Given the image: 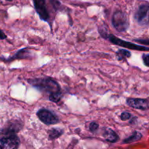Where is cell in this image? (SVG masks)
<instances>
[{
  "instance_id": "6da1fadb",
  "label": "cell",
  "mask_w": 149,
  "mask_h": 149,
  "mask_svg": "<svg viewBox=\"0 0 149 149\" xmlns=\"http://www.w3.org/2000/svg\"><path fill=\"white\" fill-rule=\"evenodd\" d=\"M28 82L31 84L33 87L39 90L42 93L49 94V97L53 95L61 93V87L56 81L49 77L44 78L31 79L28 80Z\"/></svg>"
},
{
  "instance_id": "7a4b0ae2",
  "label": "cell",
  "mask_w": 149,
  "mask_h": 149,
  "mask_svg": "<svg viewBox=\"0 0 149 149\" xmlns=\"http://www.w3.org/2000/svg\"><path fill=\"white\" fill-rule=\"evenodd\" d=\"M100 33L103 38H105L106 39H109L113 45H119V46L127 48V49H134V50L149 51V47H147L145 46H140V45H135V44L132 43V42H126L125 40H122V39L112 35L111 33H106V31H105L104 30H103V31H100Z\"/></svg>"
},
{
  "instance_id": "3957f363",
  "label": "cell",
  "mask_w": 149,
  "mask_h": 149,
  "mask_svg": "<svg viewBox=\"0 0 149 149\" xmlns=\"http://www.w3.org/2000/svg\"><path fill=\"white\" fill-rule=\"evenodd\" d=\"M112 25L119 32H125L129 28L127 16L122 11H116L112 17Z\"/></svg>"
},
{
  "instance_id": "277c9868",
  "label": "cell",
  "mask_w": 149,
  "mask_h": 149,
  "mask_svg": "<svg viewBox=\"0 0 149 149\" xmlns=\"http://www.w3.org/2000/svg\"><path fill=\"white\" fill-rule=\"evenodd\" d=\"M36 115L39 120L47 125H55L59 121L58 116L47 109H40L37 111Z\"/></svg>"
},
{
  "instance_id": "5b68a950",
  "label": "cell",
  "mask_w": 149,
  "mask_h": 149,
  "mask_svg": "<svg viewBox=\"0 0 149 149\" xmlns=\"http://www.w3.org/2000/svg\"><path fill=\"white\" fill-rule=\"evenodd\" d=\"M135 18L138 24L147 26L149 23V4H144L140 6L135 15Z\"/></svg>"
},
{
  "instance_id": "8992f818",
  "label": "cell",
  "mask_w": 149,
  "mask_h": 149,
  "mask_svg": "<svg viewBox=\"0 0 149 149\" xmlns=\"http://www.w3.org/2000/svg\"><path fill=\"white\" fill-rule=\"evenodd\" d=\"M20 140L15 135H8L0 139V149H17Z\"/></svg>"
},
{
  "instance_id": "52a82bcc",
  "label": "cell",
  "mask_w": 149,
  "mask_h": 149,
  "mask_svg": "<svg viewBox=\"0 0 149 149\" xmlns=\"http://www.w3.org/2000/svg\"><path fill=\"white\" fill-rule=\"evenodd\" d=\"M127 104L133 109L145 111L149 109V103L147 100L142 98H128Z\"/></svg>"
},
{
  "instance_id": "ba28073f",
  "label": "cell",
  "mask_w": 149,
  "mask_h": 149,
  "mask_svg": "<svg viewBox=\"0 0 149 149\" xmlns=\"http://www.w3.org/2000/svg\"><path fill=\"white\" fill-rule=\"evenodd\" d=\"M34 7L42 20H47L49 19V14L46 8L45 0H33Z\"/></svg>"
},
{
  "instance_id": "9c48e42d",
  "label": "cell",
  "mask_w": 149,
  "mask_h": 149,
  "mask_svg": "<svg viewBox=\"0 0 149 149\" xmlns=\"http://www.w3.org/2000/svg\"><path fill=\"white\" fill-rule=\"evenodd\" d=\"M20 125H18V123H12L11 125H9L8 127H7L6 128H4V130L2 131L3 134L6 136H8V135H15V133L18 132L20 130Z\"/></svg>"
},
{
  "instance_id": "30bf717a",
  "label": "cell",
  "mask_w": 149,
  "mask_h": 149,
  "mask_svg": "<svg viewBox=\"0 0 149 149\" xmlns=\"http://www.w3.org/2000/svg\"><path fill=\"white\" fill-rule=\"evenodd\" d=\"M103 137L106 139V141L111 143H116L119 140V136H118L117 134L111 129H107L105 131Z\"/></svg>"
},
{
  "instance_id": "8fae6325",
  "label": "cell",
  "mask_w": 149,
  "mask_h": 149,
  "mask_svg": "<svg viewBox=\"0 0 149 149\" xmlns=\"http://www.w3.org/2000/svg\"><path fill=\"white\" fill-rule=\"evenodd\" d=\"M63 130L58 128H52L49 131V138L50 140L56 139L63 135Z\"/></svg>"
},
{
  "instance_id": "7c38bea8",
  "label": "cell",
  "mask_w": 149,
  "mask_h": 149,
  "mask_svg": "<svg viewBox=\"0 0 149 149\" xmlns=\"http://www.w3.org/2000/svg\"><path fill=\"white\" fill-rule=\"evenodd\" d=\"M142 136L143 135L141 132L135 131V132H134V133L132 134L131 136H130L129 138H126V139L124 141L123 143H130L135 142V141H139V140L142 138Z\"/></svg>"
},
{
  "instance_id": "4fadbf2b",
  "label": "cell",
  "mask_w": 149,
  "mask_h": 149,
  "mask_svg": "<svg viewBox=\"0 0 149 149\" xmlns=\"http://www.w3.org/2000/svg\"><path fill=\"white\" fill-rule=\"evenodd\" d=\"M116 55H117L118 59L120 61V60H122L123 58H130L131 56V52L127 50V49H119L118 52H116Z\"/></svg>"
},
{
  "instance_id": "5bb4252c",
  "label": "cell",
  "mask_w": 149,
  "mask_h": 149,
  "mask_svg": "<svg viewBox=\"0 0 149 149\" xmlns=\"http://www.w3.org/2000/svg\"><path fill=\"white\" fill-rule=\"evenodd\" d=\"M29 52H28L26 49H21V50L18 51L16 55H15L14 56L12 57V58H10V60L16 59V58H29Z\"/></svg>"
},
{
  "instance_id": "9a60e30c",
  "label": "cell",
  "mask_w": 149,
  "mask_h": 149,
  "mask_svg": "<svg viewBox=\"0 0 149 149\" xmlns=\"http://www.w3.org/2000/svg\"><path fill=\"white\" fill-rule=\"evenodd\" d=\"M121 119H122V121H127V119H130L131 118V114L130 113H128V112H123V113L121 114V116H120Z\"/></svg>"
},
{
  "instance_id": "2e32d148",
  "label": "cell",
  "mask_w": 149,
  "mask_h": 149,
  "mask_svg": "<svg viewBox=\"0 0 149 149\" xmlns=\"http://www.w3.org/2000/svg\"><path fill=\"white\" fill-rule=\"evenodd\" d=\"M99 125L98 124H97L96 122H92L90 125V130L91 132H95L97 131V130L98 129Z\"/></svg>"
},
{
  "instance_id": "e0dca14e",
  "label": "cell",
  "mask_w": 149,
  "mask_h": 149,
  "mask_svg": "<svg viewBox=\"0 0 149 149\" xmlns=\"http://www.w3.org/2000/svg\"><path fill=\"white\" fill-rule=\"evenodd\" d=\"M135 41L143 45H149V39H138Z\"/></svg>"
},
{
  "instance_id": "ac0fdd59",
  "label": "cell",
  "mask_w": 149,
  "mask_h": 149,
  "mask_svg": "<svg viewBox=\"0 0 149 149\" xmlns=\"http://www.w3.org/2000/svg\"><path fill=\"white\" fill-rule=\"evenodd\" d=\"M143 61L144 64H145L146 66L149 67V54L148 55H143Z\"/></svg>"
},
{
  "instance_id": "d6986e66",
  "label": "cell",
  "mask_w": 149,
  "mask_h": 149,
  "mask_svg": "<svg viewBox=\"0 0 149 149\" xmlns=\"http://www.w3.org/2000/svg\"><path fill=\"white\" fill-rule=\"evenodd\" d=\"M6 37H7V36H6V35L4 34V32H3L2 31L0 30V39H5Z\"/></svg>"
},
{
  "instance_id": "ffe728a7",
  "label": "cell",
  "mask_w": 149,
  "mask_h": 149,
  "mask_svg": "<svg viewBox=\"0 0 149 149\" xmlns=\"http://www.w3.org/2000/svg\"><path fill=\"white\" fill-rule=\"evenodd\" d=\"M7 1H12V0H7Z\"/></svg>"
}]
</instances>
